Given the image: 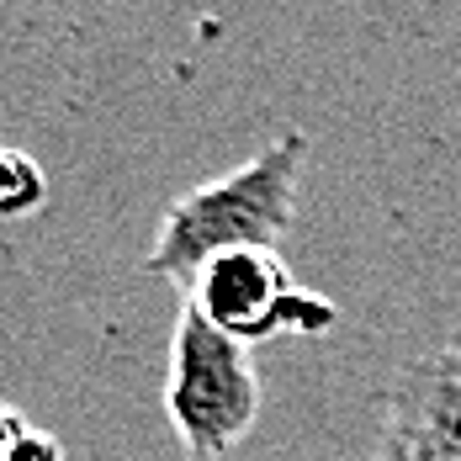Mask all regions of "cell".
Instances as JSON below:
<instances>
[{
	"mask_svg": "<svg viewBox=\"0 0 461 461\" xmlns=\"http://www.w3.org/2000/svg\"><path fill=\"white\" fill-rule=\"evenodd\" d=\"M48 202V176L43 165L22 149L0 143V218H27Z\"/></svg>",
	"mask_w": 461,
	"mask_h": 461,
	"instance_id": "cell-5",
	"label": "cell"
},
{
	"mask_svg": "<svg viewBox=\"0 0 461 461\" xmlns=\"http://www.w3.org/2000/svg\"><path fill=\"white\" fill-rule=\"evenodd\" d=\"M165 414L196 461L223 456L260 419V376L249 366V350L229 339L218 323H207L191 303H181V319L170 334Z\"/></svg>",
	"mask_w": 461,
	"mask_h": 461,
	"instance_id": "cell-2",
	"label": "cell"
},
{
	"mask_svg": "<svg viewBox=\"0 0 461 461\" xmlns=\"http://www.w3.org/2000/svg\"><path fill=\"white\" fill-rule=\"evenodd\" d=\"M382 461H461V345L419 356L393 382Z\"/></svg>",
	"mask_w": 461,
	"mask_h": 461,
	"instance_id": "cell-4",
	"label": "cell"
},
{
	"mask_svg": "<svg viewBox=\"0 0 461 461\" xmlns=\"http://www.w3.org/2000/svg\"><path fill=\"white\" fill-rule=\"evenodd\" d=\"M303 159H308V139L303 133H281L255 159L229 170L223 181L181 191L170 202L159 233H154V249L143 255V271L191 286L202 276V266H212L218 255L271 249L281 233L292 229Z\"/></svg>",
	"mask_w": 461,
	"mask_h": 461,
	"instance_id": "cell-1",
	"label": "cell"
},
{
	"mask_svg": "<svg viewBox=\"0 0 461 461\" xmlns=\"http://www.w3.org/2000/svg\"><path fill=\"white\" fill-rule=\"evenodd\" d=\"M0 461H64V451H59V440H53V435H43V429H27V435H22V440H16V446H11Z\"/></svg>",
	"mask_w": 461,
	"mask_h": 461,
	"instance_id": "cell-6",
	"label": "cell"
},
{
	"mask_svg": "<svg viewBox=\"0 0 461 461\" xmlns=\"http://www.w3.org/2000/svg\"><path fill=\"white\" fill-rule=\"evenodd\" d=\"M207 323H218L239 345H260L281 334H323L334 329V308L319 292H303L276 249H233L202 266L185 297Z\"/></svg>",
	"mask_w": 461,
	"mask_h": 461,
	"instance_id": "cell-3",
	"label": "cell"
},
{
	"mask_svg": "<svg viewBox=\"0 0 461 461\" xmlns=\"http://www.w3.org/2000/svg\"><path fill=\"white\" fill-rule=\"evenodd\" d=\"M27 429H32V424L16 414V409H0V456H5V451H11V446L27 435Z\"/></svg>",
	"mask_w": 461,
	"mask_h": 461,
	"instance_id": "cell-7",
	"label": "cell"
}]
</instances>
